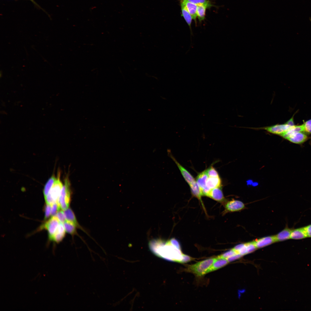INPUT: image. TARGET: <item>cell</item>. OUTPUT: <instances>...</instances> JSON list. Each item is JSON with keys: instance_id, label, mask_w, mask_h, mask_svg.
<instances>
[{"instance_id": "1", "label": "cell", "mask_w": 311, "mask_h": 311, "mask_svg": "<svg viewBox=\"0 0 311 311\" xmlns=\"http://www.w3.org/2000/svg\"><path fill=\"white\" fill-rule=\"evenodd\" d=\"M150 251L155 255L164 259L181 262L183 254L177 241L174 238L165 241L157 239L150 241L149 244Z\"/></svg>"}, {"instance_id": "2", "label": "cell", "mask_w": 311, "mask_h": 311, "mask_svg": "<svg viewBox=\"0 0 311 311\" xmlns=\"http://www.w3.org/2000/svg\"><path fill=\"white\" fill-rule=\"evenodd\" d=\"M216 258H209L199 262L195 264L187 266L186 270L198 276H202L208 273Z\"/></svg>"}, {"instance_id": "3", "label": "cell", "mask_w": 311, "mask_h": 311, "mask_svg": "<svg viewBox=\"0 0 311 311\" xmlns=\"http://www.w3.org/2000/svg\"><path fill=\"white\" fill-rule=\"evenodd\" d=\"M70 183L68 178H66L61 190L58 203L61 209L64 211L69 208L71 200Z\"/></svg>"}, {"instance_id": "4", "label": "cell", "mask_w": 311, "mask_h": 311, "mask_svg": "<svg viewBox=\"0 0 311 311\" xmlns=\"http://www.w3.org/2000/svg\"><path fill=\"white\" fill-rule=\"evenodd\" d=\"M63 186L59 176L56 178L49 194L44 198L46 204L51 206L55 202H58Z\"/></svg>"}, {"instance_id": "5", "label": "cell", "mask_w": 311, "mask_h": 311, "mask_svg": "<svg viewBox=\"0 0 311 311\" xmlns=\"http://www.w3.org/2000/svg\"><path fill=\"white\" fill-rule=\"evenodd\" d=\"M60 222L56 216H53L42 226L41 229H45L48 230L49 238L50 240H52Z\"/></svg>"}, {"instance_id": "6", "label": "cell", "mask_w": 311, "mask_h": 311, "mask_svg": "<svg viewBox=\"0 0 311 311\" xmlns=\"http://www.w3.org/2000/svg\"><path fill=\"white\" fill-rule=\"evenodd\" d=\"M168 155L174 161L179 170L183 177L186 182L189 185L195 181L194 178L191 174L177 160L171 153L170 150L168 149Z\"/></svg>"}, {"instance_id": "7", "label": "cell", "mask_w": 311, "mask_h": 311, "mask_svg": "<svg viewBox=\"0 0 311 311\" xmlns=\"http://www.w3.org/2000/svg\"><path fill=\"white\" fill-rule=\"evenodd\" d=\"M233 249L238 253L242 256L255 251L256 248L252 242L237 245Z\"/></svg>"}, {"instance_id": "8", "label": "cell", "mask_w": 311, "mask_h": 311, "mask_svg": "<svg viewBox=\"0 0 311 311\" xmlns=\"http://www.w3.org/2000/svg\"><path fill=\"white\" fill-rule=\"evenodd\" d=\"M290 126L285 123L284 124H277L271 126L261 128L265 130L272 134L281 136L287 131Z\"/></svg>"}, {"instance_id": "9", "label": "cell", "mask_w": 311, "mask_h": 311, "mask_svg": "<svg viewBox=\"0 0 311 311\" xmlns=\"http://www.w3.org/2000/svg\"><path fill=\"white\" fill-rule=\"evenodd\" d=\"M245 208L244 204L242 202L232 200L227 202L225 205V210L227 212L238 211Z\"/></svg>"}, {"instance_id": "10", "label": "cell", "mask_w": 311, "mask_h": 311, "mask_svg": "<svg viewBox=\"0 0 311 311\" xmlns=\"http://www.w3.org/2000/svg\"><path fill=\"white\" fill-rule=\"evenodd\" d=\"M253 242L257 249L261 248L276 242L275 235L262 237Z\"/></svg>"}, {"instance_id": "11", "label": "cell", "mask_w": 311, "mask_h": 311, "mask_svg": "<svg viewBox=\"0 0 311 311\" xmlns=\"http://www.w3.org/2000/svg\"><path fill=\"white\" fill-rule=\"evenodd\" d=\"M206 196L219 202H223L225 200L221 187L211 189Z\"/></svg>"}, {"instance_id": "12", "label": "cell", "mask_w": 311, "mask_h": 311, "mask_svg": "<svg viewBox=\"0 0 311 311\" xmlns=\"http://www.w3.org/2000/svg\"><path fill=\"white\" fill-rule=\"evenodd\" d=\"M308 137L304 132L295 133L287 139L291 142L297 144L303 143L306 141Z\"/></svg>"}, {"instance_id": "13", "label": "cell", "mask_w": 311, "mask_h": 311, "mask_svg": "<svg viewBox=\"0 0 311 311\" xmlns=\"http://www.w3.org/2000/svg\"><path fill=\"white\" fill-rule=\"evenodd\" d=\"M308 237L304 227L291 229L290 239L299 240Z\"/></svg>"}, {"instance_id": "14", "label": "cell", "mask_w": 311, "mask_h": 311, "mask_svg": "<svg viewBox=\"0 0 311 311\" xmlns=\"http://www.w3.org/2000/svg\"><path fill=\"white\" fill-rule=\"evenodd\" d=\"M196 24L197 5L187 0H181Z\"/></svg>"}, {"instance_id": "15", "label": "cell", "mask_w": 311, "mask_h": 311, "mask_svg": "<svg viewBox=\"0 0 311 311\" xmlns=\"http://www.w3.org/2000/svg\"><path fill=\"white\" fill-rule=\"evenodd\" d=\"M65 231L63 223L60 222L51 240L57 243L60 242L65 237Z\"/></svg>"}, {"instance_id": "16", "label": "cell", "mask_w": 311, "mask_h": 311, "mask_svg": "<svg viewBox=\"0 0 311 311\" xmlns=\"http://www.w3.org/2000/svg\"><path fill=\"white\" fill-rule=\"evenodd\" d=\"M302 132H304L303 124L301 125H294L290 126L287 131L281 136L287 139L288 137L295 133Z\"/></svg>"}, {"instance_id": "17", "label": "cell", "mask_w": 311, "mask_h": 311, "mask_svg": "<svg viewBox=\"0 0 311 311\" xmlns=\"http://www.w3.org/2000/svg\"><path fill=\"white\" fill-rule=\"evenodd\" d=\"M229 262L227 259L218 257L208 271V273L218 270L227 264Z\"/></svg>"}, {"instance_id": "18", "label": "cell", "mask_w": 311, "mask_h": 311, "mask_svg": "<svg viewBox=\"0 0 311 311\" xmlns=\"http://www.w3.org/2000/svg\"><path fill=\"white\" fill-rule=\"evenodd\" d=\"M208 177L206 170L199 173L197 176L196 181L201 190L206 186V182Z\"/></svg>"}, {"instance_id": "19", "label": "cell", "mask_w": 311, "mask_h": 311, "mask_svg": "<svg viewBox=\"0 0 311 311\" xmlns=\"http://www.w3.org/2000/svg\"><path fill=\"white\" fill-rule=\"evenodd\" d=\"M291 229L287 227L275 235L276 242L282 241L290 239V235Z\"/></svg>"}, {"instance_id": "20", "label": "cell", "mask_w": 311, "mask_h": 311, "mask_svg": "<svg viewBox=\"0 0 311 311\" xmlns=\"http://www.w3.org/2000/svg\"><path fill=\"white\" fill-rule=\"evenodd\" d=\"M221 180L219 177H208L206 183V186L209 189L221 187Z\"/></svg>"}, {"instance_id": "21", "label": "cell", "mask_w": 311, "mask_h": 311, "mask_svg": "<svg viewBox=\"0 0 311 311\" xmlns=\"http://www.w3.org/2000/svg\"><path fill=\"white\" fill-rule=\"evenodd\" d=\"M180 6L181 11V15L189 26L192 33L191 25L192 18L191 16L186 8L183 3L180 1Z\"/></svg>"}, {"instance_id": "22", "label": "cell", "mask_w": 311, "mask_h": 311, "mask_svg": "<svg viewBox=\"0 0 311 311\" xmlns=\"http://www.w3.org/2000/svg\"><path fill=\"white\" fill-rule=\"evenodd\" d=\"M191 192L193 195L198 198L201 202L202 205L201 197L203 196L201 190L195 181L189 185Z\"/></svg>"}, {"instance_id": "23", "label": "cell", "mask_w": 311, "mask_h": 311, "mask_svg": "<svg viewBox=\"0 0 311 311\" xmlns=\"http://www.w3.org/2000/svg\"><path fill=\"white\" fill-rule=\"evenodd\" d=\"M64 213L66 220L73 223L77 227H79L76 219L75 214L71 208H68L64 211Z\"/></svg>"}, {"instance_id": "24", "label": "cell", "mask_w": 311, "mask_h": 311, "mask_svg": "<svg viewBox=\"0 0 311 311\" xmlns=\"http://www.w3.org/2000/svg\"><path fill=\"white\" fill-rule=\"evenodd\" d=\"M56 178L54 176H52L48 180L44 186L43 190V194L44 198L47 196L52 188Z\"/></svg>"}, {"instance_id": "25", "label": "cell", "mask_w": 311, "mask_h": 311, "mask_svg": "<svg viewBox=\"0 0 311 311\" xmlns=\"http://www.w3.org/2000/svg\"><path fill=\"white\" fill-rule=\"evenodd\" d=\"M208 6L204 5H197V15L199 21L200 22L205 19L206 11Z\"/></svg>"}, {"instance_id": "26", "label": "cell", "mask_w": 311, "mask_h": 311, "mask_svg": "<svg viewBox=\"0 0 311 311\" xmlns=\"http://www.w3.org/2000/svg\"><path fill=\"white\" fill-rule=\"evenodd\" d=\"M65 231L71 235H74L76 233V225L73 223L66 220L63 223Z\"/></svg>"}, {"instance_id": "27", "label": "cell", "mask_w": 311, "mask_h": 311, "mask_svg": "<svg viewBox=\"0 0 311 311\" xmlns=\"http://www.w3.org/2000/svg\"><path fill=\"white\" fill-rule=\"evenodd\" d=\"M188 1L196 5H204L207 6L209 8L212 6L211 2L208 0H187Z\"/></svg>"}, {"instance_id": "28", "label": "cell", "mask_w": 311, "mask_h": 311, "mask_svg": "<svg viewBox=\"0 0 311 311\" xmlns=\"http://www.w3.org/2000/svg\"><path fill=\"white\" fill-rule=\"evenodd\" d=\"M206 171L208 177H219L218 172L213 166H211L206 169Z\"/></svg>"}, {"instance_id": "29", "label": "cell", "mask_w": 311, "mask_h": 311, "mask_svg": "<svg viewBox=\"0 0 311 311\" xmlns=\"http://www.w3.org/2000/svg\"><path fill=\"white\" fill-rule=\"evenodd\" d=\"M304 132L308 134H311V119L304 123Z\"/></svg>"}, {"instance_id": "30", "label": "cell", "mask_w": 311, "mask_h": 311, "mask_svg": "<svg viewBox=\"0 0 311 311\" xmlns=\"http://www.w3.org/2000/svg\"><path fill=\"white\" fill-rule=\"evenodd\" d=\"M61 209L58 202H55L51 205V215L54 216L60 211Z\"/></svg>"}, {"instance_id": "31", "label": "cell", "mask_w": 311, "mask_h": 311, "mask_svg": "<svg viewBox=\"0 0 311 311\" xmlns=\"http://www.w3.org/2000/svg\"><path fill=\"white\" fill-rule=\"evenodd\" d=\"M237 253L233 249L221 255L218 256L220 257L224 258L227 259L228 258L234 255Z\"/></svg>"}, {"instance_id": "32", "label": "cell", "mask_w": 311, "mask_h": 311, "mask_svg": "<svg viewBox=\"0 0 311 311\" xmlns=\"http://www.w3.org/2000/svg\"><path fill=\"white\" fill-rule=\"evenodd\" d=\"M55 216L57 218L60 222L63 223L66 221L64 211L62 210L59 211Z\"/></svg>"}, {"instance_id": "33", "label": "cell", "mask_w": 311, "mask_h": 311, "mask_svg": "<svg viewBox=\"0 0 311 311\" xmlns=\"http://www.w3.org/2000/svg\"><path fill=\"white\" fill-rule=\"evenodd\" d=\"M51 206L46 204L44 208L45 219H46L49 217L50 215H51Z\"/></svg>"}, {"instance_id": "34", "label": "cell", "mask_w": 311, "mask_h": 311, "mask_svg": "<svg viewBox=\"0 0 311 311\" xmlns=\"http://www.w3.org/2000/svg\"><path fill=\"white\" fill-rule=\"evenodd\" d=\"M242 256L241 255L238 254L236 253L232 256L228 258L227 259L229 262L232 261H233L236 260L238 259Z\"/></svg>"}, {"instance_id": "35", "label": "cell", "mask_w": 311, "mask_h": 311, "mask_svg": "<svg viewBox=\"0 0 311 311\" xmlns=\"http://www.w3.org/2000/svg\"><path fill=\"white\" fill-rule=\"evenodd\" d=\"M308 237H311V224L304 227Z\"/></svg>"}, {"instance_id": "36", "label": "cell", "mask_w": 311, "mask_h": 311, "mask_svg": "<svg viewBox=\"0 0 311 311\" xmlns=\"http://www.w3.org/2000/svg\"><path fill=\"white\" fill-rule=\"evenodd\" d=\"M191 258L188 256L183 254L182 258L181 263H185L189 261Z\"/></svg>"}, {"instance_id": "37", "label": "cell", "mask_w": 311, "mask_h": 311, "mask_svg": "<svg viewBox=\"0 0 311 311\" xmlns=\"http://www.w3.org/2000/svg\"><path fill=\"white\" fill-rule=\"evenodd\" d=\"M293 116L294 115H293L289 120L287 121L285 124L291 126L295 125L294 122Z\"/></svg>"}, {"instance_id": "38", "label": "cell", "mask_w": 311, "mask_h": 311, "mask_svg": "<svg viewBox=\"0 0 311 311\" xmlns=\"http://www.w3.org/2000/svg\"><path fill=\"white\" fill-rule=\"evenodd\" d=\"M29 0V1H31V2H32V3H34V4H35V6H37V7H39V8H41V9H42V8H41V7H40V6H39V5H38V4H37V3H36V2H35V1H34V0ZM42 10H43V9H42Z\"/></svg>"}, {"instance_id": "39", "label": "cell", "mask_w": 311, "mask_h": 311, "mask_svg": "<svg viewBox=\"0 0 311 311\" xmlns=\"http://www.w3.org/2000/svg\"><path fill=\"white\" fill-rule=\"evenodd\" d=\"M310 21L311 22V18H310Z\"/></svg>"}]
</instances>
